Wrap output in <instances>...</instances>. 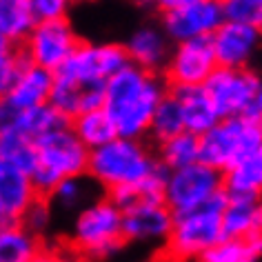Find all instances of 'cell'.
I'll list each match as a JSON object with an SVG mask.
<instances>
[{
  "instance_id": "1",
  "label": "cell",
  "mask_w": 262,
  "mask_h": 262,
  "mask_svg": "<svg viewBox=\"0 0 262 262\" xmlns=\"http://www.w3.org/2000/svg\"><path fill=\"white\" fill-rule=\"evenodd\" d=\"M171 89L165 74L149 71L129 62L104 84V111L118 136L149 138L151 118L160 100Z\"/></svg>"
},
{
  "instance_id": "2",
  "label": "cell",
  "mask_w": 262,
  "mask_h": 262,
  "mask_svg": "<svg viewBox=\"0 0 262 262\" xmlns=\"http://www.w3.org/2000/svg\"><path fill=\"white\" fill-rule=\"evenodd\" d=\"M158 165L156 147H149L147 138L116 136L104 145L91 149L87 173L107 193L124 185L138 187Z\"/></svg>"
},
{
  "instance_id": "3",
  "label": "cell",
  "mask_w": 262,
  "mask_h": 262,
  "mask_svg": "<svg viewBox=\"0 0 262 262\" xmlns=\"http://www.w3.org/2000/svg\"><path fill=\"white\" fill-rule=\"evenodd\" d=\"M229 202V191L222 189L205 205L176 213L173 229L160 255L167 260H202L209 249L225 238L222 211Z\"/></svg>"
},
{
  "instance_id": "4",
  "label": "cell",
  "mask_w": 262,
  "mask_h": 262,
  "mask_svg": "<svg viewBox=\"0 0 262 262\" xmlns=\"http://www.w3.org/2000/svg\"><path fill=\"white\" fill-rule=\"evenodd\" d=\"M69 245L82 258H111L127 245L122 231V209L107 193L98 195L74 213L69 227Z\"/></svg>"
},
{
  "instance_id": "5",
  "label": "cell",
  "mask_w": 262,
  "mask_h": 262,
  "mask_svg": "<svg viewBox=\"0 0 262 262\" xmlns=\"http://www.w3.org/2000/svg\"><path fill=\"white\" fill-rule=\"evenodd\" d=\"M36 149L38 158L31 180L40 195H49L69 176L87 173L91 149L78 138L71 122L40 136L36 140Z\"/></svg>"
},
{
  "instance_id": "6",
  "label": "cell",
  "mask_w": 262,
  "mask_h": 262,
  "mask_svg": "<svg viewBox=\"0 0 262 262\" xmlns=\"http://www.w3.org/2000/svg\"><path fill=\"white\" fill-rule=\"evenodd\" d=\"M260 142L262 120L245 114L227 116L200 136V160L225 173L258 149Z\"/></svg>"
},
{
  "instance_id": "7",
  "label": "cell",
  "mask_w": 262,
  "mask_h": 262,
  "mask_svg": "<svg viewBox=\"0 0 262 262\" xmlns=\"http://www.w3.org/2000/svg\"><path fill=\"white\" fill-rule=\"evenodd\" d=\"M129 54L124 42H91L82 40L74 54L58 67L54 74L62 80L78 82L82 87L91 84H107L114 74L127 67Z\"/></svg>"
},
{
  "instance_id": "8",
  "label": "cell",
  "mask_w": 262,
  "mask_h": 262,
  "mask_svg": "<svg viewBox=\"0 0 262 262\" xmlns=\"http://www.w3.org/2000/svg\"><path fill=\"white\" fill-rule=\"evenodd\" d=\"M222 189H225V173L207 165L205 160H195L191 165L169 171L165 202L173 209V213H182L205 205Z\"/></svg>"
},
{
  "instance_id": "9",
  "label": "cell",
  "mask_w": 262,
  "mask_h": 262,
  "mask_svg": "<svg viewBox=\"0 0 262 262\" xmlns=\"http://www.w3.org/2000/svg\"><path fill=\"white\" fill-rule=\"evenodd\" d=\"M176 213L165 200L140 198L122 211V231L127 245L160 249L167 245Z\"/></svg>"
},
{
  "instance_id": "10",
  "label": "cell",
  "mask_w": 262,
  "mask_h": 262,
  "mask_svg": "<svg viewBox=\"0 0 262 262\" xmlns=\"http://www.w3.org/2000/svg\"><path fill=\"white\" fill-rule=\"evenodd\" d=\"M80 42L82 38L78 36L69 18H49L36 23L27 40L23 42V51L31 62L56 71L80 47Z\"/></svg>"
},
{
  "instance_id": "11",
  "label": "cell",
  "mask_w": 262,
  "mask_h": 262,
  "mask_svg": "<svg viewBox=\"0 0 262 262\" xmlns=\"http://www.w3.org/2000/svg\"><path fill=\"white\" fill-rule=\"evenodd\" d=\"M262 84V74L253 67L233 69V67H218L207 78L205 87L218 109L220 118L227 116H242L251 107L255 94Z\"/></svg>"
},
{
  "instance_id": "12",
  "label": "cell",
  "mask_w": 262,
  "mask_h": 262,
  "mask_svg": "<svg viewBox=\"0 0 262 262\" xmlns=\"http://www.w3.org/2000/svg\"><path fill=\"white\" fill-rule=\"evenodd\" d=\"M218 58H215L211 38H193V40L173 42L171 56L165 67V78L176 87H193V84H205L207 78L218 69Z\"/></svg>"
},
{
  "instance_id": "13",
  "label": "cell",
  "mask_w": 262,
  "mask_h": 262,
  "mask_svg": "<svg viewBox=\"0 0 262 262\" xmlns=\"http://www.w3.org/2000/svg\"><path fill=\"white\" fill-rule=\"evenodd\" d=\"M158 20L171 42H182L193 38H211L215 29L225 23V14L220 0H200V3L165 11L158 16Z\"/></svg>"
},
{
  "instance_id": "14",
  "label": "cell",
  "mask_w": 262,
  "mask_h": 262,
  "mask_svg": "<svg viewBox=\"0 0 262 262\" xmlns=\"http://www.w3.org/2000/svg\"><path fill=\"white\" fill-rule=\"evenodd\" d=\"M211 45L220 67H253L255 58L262 51V29L245 23L225 20L211 36Z\"/></svg>"
},
{
  "instance_id": "15",
  "label": "cell",
  "mask_w": 262,
  "mask_h": 262,
  "mask_svg": "<svg viewBox=\"0 0 262 262\" xmlns=\"http://www.w3.org/2000/svg\"><path fill=\"white\" fill-rule=\"evenodd\" d=\"M54 71L29 60L20 74L14 78V82L7 89H3L0 109L20 111L47 104L51 100V91H54Z\"/></svg>"
},
{
  "instance_id": "16",
  "label": "cell",
  "mask_w": 262,
  "mask_h": 262,
  "mask_svg": "<svg viewBox=\"0 0 262 262\" xmlns=\"http://www.w3.org/2000/svg\"><path fill=\"white\" fill-rule=\"evenodd\" d=\"M127 47L129 60L134 64H138L142 69L149 71H165L169 56H171L173 42L167 36V31L162 29L160 20L154 23H142L138 25L124 40Z\"/></svg>"
},
{
  "instance_id": "17",
  "label": "cell",
  "mask_w": 262,
  "mask_h": 262,
  "mask_svg": "<svg viewBox=\"0 0 262 262\" xmlns=\"http://www.w3.org/2000/svg\"><path fill=\"white\" fill-rule=\"evenodd\" d=\"M38 195L29 171L0 160V225L20 222Z\"/></svg>"
},
{
  "instance_id": "18",
  "label": "cell",
  "mask_w": 262,
  "mask_h": 262,
  "mask_svg": "<svg viewBox=\"0 0 262 262\" xmlns=\"http://www.w3.org/2000/svg\"><path fill=\"white\" fill-rule=\"evenodd\" d=\"M67 122L71 120L64 118L51 102L40 104V107H31V109H20V111L0 109V127L16 129L20 134L29 136L31 140H38L40 136L49 134L51 129L62 127Z\"/></svg>"
},
{
  "instance_id": "19",
  "label": "cell",
  "mask_w": 262,
  "mask_h": 262,
  "mask_svg": "<svg viewBox=\"0 0 262 262\" xmlns=\"http://www.w3.org/2000/svg\"><path fill=\"white\" fill-rule=\"evenodd\" d=\"M45 258V242L23 222L0 225V260L3 262H36Z\"/></svg>"
},
{
  "instance_id": "20",
  "label": "cell",
  "mask_w": 262,
  "mask_h": 262,
  "mask_svg": "<svg viewBox=\"0 0 262 262\" xmlns=\"http://www.w3.org/2000/svg\"><path fill=\"white\" fill-rule=\"evenodd\" d=\"M176 94L180 98L182 114H185L187 131L202 136L207 129H211L220 120V114L209 96L205 84H193V87H176Z\"/></svg>"
},
{
  "instance_id": "21",
  "label": "cell",
  "mask_w": 262,
  "mask_h": 262,
  "mask_svg": "<svg viewBox=\"0 0 262 262\" xmlns=\"http://www.w3.org/2000/svg\"><path fill=\"white\" fill-rule=\"evenodd\" d=\"M36 23L29 0H0V45L23 47Z\"/></svg>"
},
{
  "instance_id": "22",
  "label": "cell",
  "mask_w": 262,
  "mask_h": 262,
  "mask_svg": "<svg viewBox=\"0 0 262 262\" xmlns=\"http://www.w3.org/2000/svg\"><path fill=\"white\" fill-rule=\"evenodd\" d=\"M102 193L104 191L100 189V185H98L89 173H80V176H69V178H64L60 185L49 193V200L56 211L76 213Z\"/></svg>"
},
{
  "instance_id": "23",
  "label": "cell",
  "mask_w": 262,
  "mask_h": 262,
  "mask_svg": "<svg viewBox=\"0 0 262 262\" xmlns=\"http://www.w3.org/2000/svg\"><path fill=\"white\" fill-rule=\"evenodd\" d=\"M225 189L231 195L262 198V142L245 160L225 171Z\"/></svg>"
},
{
  "instance_id": "24",
  "label": "cell",
  "mask_w": 262,
  "mask_h": 262,
  "mask_svg": "<svg viewBox=\"0 0 262 262\" xmlns=\"http://www.w3.org/2000/svg\"><path fill=\"white\" fill-rule=\"evenodd\" d=\"M154 147H156L158 160L169 171L200 160V136L193 134V131H187V129L171 136V138L158 142V145H154Z\"/></svg>"
},
{
  "instance_id": "25",
  "label": "cell",
  "mask_w": 262,
  "mask_h": 262,
  "mask_svg": "<svg viewBox=\"0 0 262 262\" xmlns=\"http://www.w3.org/2000/svg\"><path fill=\"white\" fill-rule=\"evenodd\" d=\"M260 198L253 195H231L222 211V229L225 238H242V235L253 233L255 229V213H258Z\"/></svg>"
},
{
  "instance_id": "26",
  "label": "cell",
  "mask_w": 262,
  "mask_h": 262,
  "mask_svg": "<svg viewBox=\"0 0 262 262\" xmlns=\"http://www.w3.org/2000/svg\"><path fill=\"white\" fill-rule=\"evenodd\" d=\"M185 114H182V104L180 98L176 94V89H169L165 98L160 100L158 109L151 118V127H149V140L154 145L171 138V136L185 131Z\"/></svg>"
},
{
  "instance_id": "27",
  "label": "cell",
  "mask_w": 262,
  "mask_h": 262,
  "mask_svg": "<svg viewBox=\"0 0 262 262\" xmlns=\"http://www.w3.org/2000/svg\"><path fill=\"white\" fill-rule=\"evenodd\" d=\"M262 258V233L222 238L202 255V262H253Z\"/></svg>"
},
{
  "instance_id": "28",
  "label": "cell",
  "mask_w": 262,
  "mask_h": 262,
  "mask_svg": "<svg viewBox=\"0 0 262 262\" xmlns=\"http://www.w3.org/2000/svg\"><path fill=\"white\" fill-rule=\"evenodd\" d=\"M71 127H74L78 138H80L89 149L100 147L118 136V131L114 127V122H111L109 114L104 111V107L78 114L74 120H71Z\"/></svg>"
},
{
  "instance_id": "29",
  "label": "cell",
  "mask_w": 262,
  "mask_h": 262,
  "mask_svg": "<svg viewBox=\"0 0 262 262\" xmlns=\"http://www.w3.org/2000/svg\"><path fill=\"white\" fill-rule=\"evenodd\" d=\"M36 158H38L36 140H31L29 136H25L16 129L0 127V160L11 162V165L31 173L36 167Z\"/></svg>"
},
{
  "instance_id": "30",
  "label": "cell",
  "mask_w": 262,
  "mask_h": 262,
  "mask_svg": "<svg viewBox=\"0 0 262 262\" xmlns=\"http://www.w3.org/2000/svg\"><path fill=\"white\" fill-rule=\"evenodd\" d=\"M225 20H235L262 29V0H220Z\"/></svg>"
},
{
  "instance_id": "31",
  "label": "cell",
  "mask_w": 262,
  "mask_h": 262,
  "mask_svg": "<svg viewBox=\"0 0 262 262\" xmlns=\"http://www.w3.org/2000/svg\"><path fill=\"white\" fill-rule=\"evenodd\" d=\"M54 205H51L49 195H38V198L31 202V207L27 209V213L23 215V225L31 229L34 233H38L40 238H45L51 227V218H54Z\"/></svg>"
},
{
  "instance_id": "32",
  "label": "cell",
  "mask_w": 262,
  "mask_h": 262,
  "mask_svg": "<svg viewBox=\"0 0 262 262\" xmlns=\"http://www.w3.org/2000/svg\"><path fill=\"white\" fill-rule=\"evenodd\" d=\"M38 20L49 18H69V11L76 0H29Z\"/></svg>"
},
{
  "instance_id": "33",
  "label": "cell",
  "mask_w": 262,
  "mask_h": 262,
  "mask_svg": "<svg viewBox=\"0 0 262 262\" xmlns=\"http://www.w3.org/2000/svg\"><path fill=\"white\" fill-rule=\"evenodd\" d=\"M107 195L111 200L116 202L118 207L122 209H127V207H131L134 202H138L142 195H140V189L136 187V185H124V187H116V189H111V191H107Z\"/></svg>"
},
{
  "instance_id": "34",
  "label": "cell",
  "mask_w": 262,
  "mask_h": 262,
  "mask_svg": "<svg viewBox=\"0 0 262 262\" xmlns=\"http://www.w3.org/2000/svg\"><path fill=\"white\" fill-rule=\"evenodd\" d=\"M138 3L151 7L156 14H165V11H171V9H178V7H185V5H193V3H200V0H138Z\"/></svg>"
},
{
  "instance_id": "35",
  "label": "cell",
  "mask_w": 262,
  "mask_h": 262,
  "mask_svg": "<svg viewBox=\"0 0 262 262\" xmlns=\"http://www.w3.org/2000/svg\"><path fill=\"white\" fill-rule=\"evenodd\" d=\"M245 116H251V118H255V120H262V84H260L258 94H255L253 102H251V107L247 109V114H245Z\"/></svg>"
}]
</instances>
